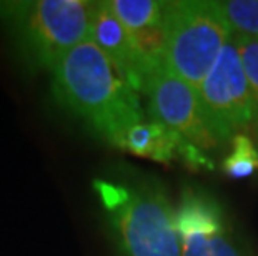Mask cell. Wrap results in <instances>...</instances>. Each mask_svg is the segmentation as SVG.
Wrapping results in <instances>:
<instances>
[{
  "instance_id": "cell-1",
  "label": "cell",
  "mask_w": 258,
  "mask_h": 256,
  "mask_svg": "<svg viewBox=\"0 0 258 256\" xmlns=\"http://www.w3.org/2000/svg\"><path fill=\"white\" fill-rule=\"evenodd\" d=\"M50 78L55 99L113 146L147 118L139 94L92 40L72 48L50 70Z\"/></svg>"
},
{
  "instance_id": "cell-2",
  "label": "cell",
  "mask_w": 258,
  "mask_h": 256,
  "mask_svg": "<svg viewBox=\"0 0 258 256\" xmlns=\"http://www.w3.org/2000/svg\"><path fill=\"white\" fill-rule=\"evenodd\" d=\"M95 190L123 256H182L177 215L160 188L98 180Z\"/></svg>"
},
{
  "instance_id": "cell-3",
  "label": "cell",
  "mask_w": 258,
  "mask_h": 256,
  "mask_svg": "<svg viewBox=\"0 0 258 256\" xmlns=\"http://www.w3.org/2000/svg\"><path fill=\"white\" fill-rule=\"evenodd\" d=\"M93 4L87 0L0 2V19L9 25L25 62L50 72L72 48L89 40Z\"/></svg>"
},
{
  "instance_id": "cell-4",
  "label": "cell",
  "mask_w": 258,
  "mask_h": 256,
  "mask_svg": "<svg viewBox=\"0 0 258 256\" xmlns=\"http://www.w3.org/2000/svg\"><path fill=\"white\" fill-rule=\"evenodd\" d=\"M230 39L215 2H163V60L194 89L199 90Z\"/></svg>"
},
{
  "instance_id": "cell-5",
  "label": "cell",
  "mask_w": 258,
  "mask_h": 256,
  "mask_svg": "<svg viewBox=\"0 0 258 256\" xmlns=\"http://www.w3.org/2000/svg\"><path fill=\"white\" fill-rule=\"evenodd\" d=\"M140 94L147 97L152 120L178 133L203 153L210 155L223 145L208 123L199 90L177 77L165 60L150 68Z\"/></svg>"
},
{
  "instance_id": "cell-6",
  "label": "cell",
  "mask_w": 258,
  "mask_h": 256,
  "mask_svg": "<svg viewBox=\"0 0 258 256\" xmlns=\"http://www.w3.org/2000/svg\"><path fill=\"white\" fill-rule=\"evenodd\" d=\"M199 97L222 143L232 141L240 130L253 125V102L233 35L199 87Z\"/></svg>"
},
{
  "instance_id": "cell-7",
  "label": "cell",
  "mask_w": 258,
  "mask_h": 256,
  "mask_svg": "<svg viewBox=\"0 0 258 256\" xmlns=\"http://www.w3.org/2000/svg\"><path fill=\"white\" fill-rule=\"evenodd\" d=\"M177 228L182 256H241L218 201L186 188L180 198Z\"/></svg>"
},
{
  "instance_id": "cell-8",
  "label": "cell",
  "mask_w": 258,
  "mask_h": 256,
  "mask_svg": "<svg viewBox=\"0 0 258 256\" xmlns=\"http://www.w3.org/2000/svg\"><path fill=\"white\" fill-rule=\"evenodd\" d=\"M89 40L112 60L120 75L137 94L142 92L150 68L160 62L145 55L134 34L113 14L108 2L93 4Z\"/></svg>"
},
{
  "instance_id": "cell-9",
  "label": "cell",
  "mask_w": 258,
  "mask_h": 256,
  "mask_svg": "<svg viewBox=\"0 0 258 256\" xmlns=\"http://www.w3.org/2000/svg\"><path fill=\"white\" fill-rule=\"evenodd\" d=\"M118 148L160 163L182 160L191 168H208L210 170L213 166L207 153L195 148L178 133L172 132L165 125L152 118L142 120L128 128L120 140Z\"/></svg>"
},
{
  "instance_id": "cell-10",
  "label": "cell",
  "mask_w": 258,
  "mask_h": 256,
  "mask_svg": "<svg viewBox=\"0 0 258 256\" xmlns=\"http://www.w3.org/2000/svg\"><path fill=\"white\" fill-rule=\"evenodd\" d=\"M217 10L235 37L258 39V0L215 2Z\"/></svg>"
},
{
  "instance_id": "cell-11",
  "label": "cell",
  "mask_w": 258,
  "mask_h": 256,
  "mask_svg": "<svg viewBox=\"0 0 258 256\" xmlns=\"http://www.w3.org/2000/svg\"><path fill=\"white\" fill-rule=\"evenodd\" d=\"M223 170L230 178H246L258 172V151L253 141L240 133L232 140V150L223 161Z\"/></svg>"
},
{
  "instance_id": "cell-12",
  "label": "cell",
  "mask_w": 258,
  "mask_h": 256,
  "mask_svg": "<svg viewBox=\"0 0 258 256\" xmlns=\"http://www.w3.org/2000/svg\"><path fill=\"white\" fill-rule=\"evenodd\" d=\"M233 42L237 45L241 67L250 87L251 102H253V127L258 130V39L233 35Z\"/></svg>"
}]
</instances>
